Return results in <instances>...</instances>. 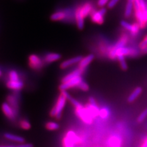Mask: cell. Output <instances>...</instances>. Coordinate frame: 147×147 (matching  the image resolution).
Wrapping results in <instances>:
<instances>
[{
    "instance_id": "cell-1",
    "label": "cell",
    "mask_w": 147,
    "mask_h": 147,
    "mask_svg": "<svg viewBox=\"0 0 147 147\" xmlns=\"http://www.w3.org/2000/svg\"><path fill=\"white\" fill-rule=\"evenodd\" d=\"M69 96L70 95L69 94L67 91H61V93L58 96L55 104L50 110V115L57 119H60L64 107Z\"/></svg>"
},
{
    "instance_id": "cell-2",
    "label": "cell",
    "mask_w": 147,
    "mask_h": 147,
    "mask_svg": "<svg viewBox=\"0 0 147 147\" xmlns=\"http://www.w3.org/2000/svg\"><path fill=\"white\" fill-rule=\"evenodd\" d=\"M74 108L76 115L83 122L87 124V125H91L93 123L94 118L90 115L85 106H84L82 104H80L79 106Z\"/></svg>"
},
{
    "instance_id": "cell-3",
    "label": "cell",
    "mask_w": 147,
    "mask_h": 147,
    "mask_svg": "<svg viewBox=\"0 0 147 147\" xmlns=\"http://www.w3.org/2000/svg\"><path fill=\"white\" fill-rule=\"evenodd\" d=\"M81 142L80 138L73 131H69L63 139V147H74Z\"/></svg>"
},
{
    "instance_id": "cell-4",
    "label": "cell",
    "mask_w": 147,
    "mask_h": 147,
    "mask_svg": "<svg viewBox=\"0 0 147 147\" xmlns=\"http://www.w3.org/2000/svg\"><path fill=\"white\" fill-rule=\"evenodd\" d=\"M28 66L31 69L34 71H39L44 67L45 62L43 58L36 54H31L28 58Z\"/></svg>"
},
{
    "instance_id": "cell-5",
    "label": "cell",
    "mask_w": 147,
    "mask_h": 147,
    "mask_svg": "<svg viewBox=\"0 0 147 147\" xmlns=\"http://www.w3.org/2000/svg\"><path fill=\"white\" fill-rule=\"evenodd\" d=\"M84 80L82 76H78L71 79L65 82L61 83L59 85V91H67V90L72 89L74 88H78L80 83Z\"/></svg>"
},
{
    "instance_id": "cell-6",
    "label": "cell",
    "mask_w": 147,
    "mask_h": 147,
    "mask_svg": "<svg viewBox=\"0 0 147 147\" xmlns=\"http://www.w3.org/2000/svg\"><path fill=\"white\" fill-rule=\"evenodd\" d=\"M74 17V13L72 12L71 10H61L57 11L52 13L50 16V20L54 22L64 21L68 19V17Z\"/></svg>"
},
{
    "instance_id": "cell-7",
    "label": "cell",
    "mask_w": 147,
    "mask_h": 147,
    "mask_svg": "<svg viewBox=\"0 0 147 147\" xmlns=\"http://www.w3.org/2000/svg\"><path fill=\"white\" fill-rule=\"evenodd\" d=\"M106 13V9L102 8L99 10H93L90 13V18L92 22L98 25H102L104 22V16Z\"/></svg>"
},
{
    "instance_id": "cell-8",
    "label": "cell",
    "mask_w": 147,
    "mask_h": 147,
    "mask_svg": "<svg viewBox=\"0 0 147 147\" xmlns=\"http://www.w3.org/2000/svg\"><path fill=\"white\" fill-rule=\"evenodd\" d=\"M85 106L90 114V115L93 118H95L99 116V109L97 104H96L95 99L93 98H90L88 103L86 104Z\"/></svg>"
},
{
    "instance_id": "cell-9",
    "label": "cell",
    "mask_w": 147,
    "mask_h": 147,
    "mask_svg": "<svg viewBox=\"0 0 147 147\" xmlns=\"http://www.w3.org/2000/svg\"><path fill=\"white\" fill-rule=\"evenodd\" d=\"M1 110L4 115L9 119L13 120L16 118L17 113L7 102H4L2 104Z\"/></svg>"
},
{
    "instance_id": "cell-10",
    "label": "cell",
    "mask_w": 147,
    "mask_h": 147,
    "mask_svg": "<svg viewBox=\"0 0 147 147\" xmlns=\"http://www.w3.org/2000/svg\"><path fill=\"white\" fill-rule=\"evenodd\" d=\"M137 55V51L134 49L127 48V47H125L116 49L117 58H118V57H121V56L135 57Z\"/></svg>"
},
{
    "instance_id": "cell-11",
    "label": "cell",
    "mask_w": 147,
    "mask_h": 147,
    "mask_svg": "<svg viewBox=\"0 0 147 147\" xmlns=\"http://www.w3.org/2000/svg\"><path fill=\"white\" fill-rule=\"evenodd\" d=\"M77 8L79 9L81 16L84 18L90 16L91 12L93 10V5L90 2H86L82 6H78Z\"/></svg>"
},
{
    "instance_id": "cell-12",
    "label": "cell",
    "mask_w": 147,
    "mask_h": 147,
    "mask_svg": "<svg viewBox=\"0 0 147 147\" xmlns=\"http://www.w3.org/2000/svg\"><path fill=\"white\" fill-rule=\"evenodd\" d=\"M6 85L7 86V88L16 91H18L21 90L24 86V83L22 80H8L6 82Z\"/></svg>"
},
{
    "instance_id": "cell-13",
    "label": "cell",
    "mask_w": 147,
    "mask_h": 147,
    "mask_svg": "<svg viewBox=\"0 0 147 147\" xmlns=\"http://www.w3.org/2000/svg\"><path fill=\"white\" fill-rule=\"evenodd\" d=\"M82 58V56H76L69 59H67L66 60H64L61 63L60 65H59V67L61 69H65L71 67V66L74 65V64L79 63Z\"/></svg>"
},
{
    "instance_id": "cell-14",
    "label": "cell",
    "mask_w": 147,
    "mask_h": 147,
    "mask_svg": "<svg viewBox=\"0 0 147 147\" xmlns=\"http://www.w3.org/2000/svg\"><path fill=\"white\" fill-rule=\"evenodd\" d=\"M61 58V55L58 53L50 52L46 54L43 59L45 64H50L59 60Z\"/></svg>"
},
{
    "instance_id": "cell-15",
    "label": "cell",
    "mask_w": 147,
    "mask_h": 147,
    "mask_svg": "<svg viewBox=\"0 0 147 147\" xmlns=\"http://www.w3.org/2000/svg\"><path fill=\"white\" fill-rule=\"evenodd\" d=\"M94 58V56L93 54H90L88 55H86V56L84 57H82L81 60L79 61V63H78L79 64L78 67L85 70L86 68L90 65V64L93 61Z\"/></svg>"
},
{
    "instance_id": "cell-16",
    "label": "cell",
    "mask_w": 147,
    "mask_h": 147,
    "mask_svg": "<svg viewBox=\"0 0 147 147\" xmlns=\"http://www.w3.org/2000/svg\"><path fill=\"white\" fill-rule=\"evenodd\" d=\"M74 17L75 22L78 29H79L80 30L84 29L85 24V18L81 16L79 9L77 7L76 9V10L74 11Z\"/></svg>"
},
{
    "instance_id": "cell-17",
    "label": "cell",
    "mask_w": 147,
    "mask_h": 147,
    "mask_svg": "<svg viewBox=\"0 0 147 147\" xmlns=\"http://www.w3.org/2000/svg\"><path fill=\"white\" fill-rule=\"evenodd\" d=\"M6 100L16 110V112L18 113V109H19V103H18V100L17 96L15 94H9L6 98Z\"/></svg>"
},
{
    "instance_id": "cell-18",
    "label": "cell",
    "mask_w": 147,
    "mask_h": 147,
    "mask_svg": "<svg viewBox=\"0 0 147 147\" xmlns=\"http://www.w3.org/2000/svg\"><path fill=\"white\" fill-rule=\"evenodd\" d=\"M4 136L7 140L18 142V143H20V144L24 143V142L25 141V139L23 137L15 135V134H11V133H5Z\"/></svg>"
},
{
    "instance_id": "cell-19",
    "label": "cell",
    "mask_w": 147,
    "mask_h": 147,
    "mask_svg": "<svg viewBox=\"0 0 147 147\" xmlns=\"http://www.w3.org/2000/svg\"><path fill=\"white\" fill-rule=\"evenodd\" d=\"M142 92V89L141 87H137V88H135V90L132 91V93L127 98L128 102H134V101L140 95Z\"/></svg>"
},
{
    "instance_id": "cell-20",
    "label": "cell",
    "mask_w": 147,
    "mask_h": 147,
    "mask_svg": "<svg viewBox=\"0 0 147 147\" xmlns=\"http://www.w3.org/2000/svg\"><path fill=\"white\" fill-rule=\"evenodd\" d=\"M134 0H127L125 11V16L126 18L129 17L132 12V8L134 7Z\"/></svg>"
},
{
    "instance_id": "cell-21",
    "label": "cell",
    "mask_w": 147,
    "mask_h": 147,
    "mask_svg": "<svg viewBox=\"0 0 147 147\" xmlns=\"http://www.w3.org/2000/svg\"><path fill=\"white\" fill-rule=\"evenodd\" d=\"M127 42V36L126 34H123L119 39V40L117 42V44L115 45V47L116 49L123 47Z\"/></svg>"
},
{
    "instance_id": "cell-22",
    "label": "cell",
    "mask_w": 147,
    "mask_h": 147,
    "mask_svg": "<svg viewBox=\"0 0 147 147\" xmlns=\"http://www.w3.org/2000/svg\"><path fill=\"white\" fill-rule=\"evenodd\" d=\"M45 128L49 131H56L59 128V125L55 121H49L45 124Z\"/></svg>"
},
{
    "instance_id": "cell-23",
    "label": "cell",
    "mask_w": 147,
    "mask_h": 147,
    "mask_svg": "<svg viewBox=\"0 0 147 147\" xmlns=\"http://www.w3.org/2000/svg\"><path fill=\"white\" fill-rule=\"evenodd\" d=\"M8 80H20L19 74L16 70H11L8 73Z\"/></svg>"
},
{
    "instance_id": "cell-24",
    "label": "cell",
    "mask_w": 147,
    "mask_h": 147,
    "mask_svg": "<svg viewBox=\"0 0 147 147\" xmlns=\"http://www.w3.org/2000/svg\"><path fill=\"white\" fill-rule=\"evenodd\" d=\"M109 145L111 147H119L121 145L120 140L117 137H112L109 139Z\"/></svg>"
},
{
    "instance_id": "cell-25",
    "label": "cell",
    "mask_w": 147,
    "mask_h": 147,
    "mask_svg": "<svg viewBox=\"0 0 147 147\" xmlns=\"http://www.w3.org/2000/svg\"><path fill=\"white\" fill-rule=\"evenodd\" d=\"M110 111L107 108H102L99 109V116L102 119H107L109 118Z\"/></svg>"
},
{
    "instance_id": "cell-26",
    "label": "cell",
    "mask_w": 147,
    "mask_h": 147,
    "mask_svg": "<svg viewBox=\"0 0 147 147\" xmlns=\"http://www.w3.org/2000/svg\"><path fill=\"white\" fill-rule=\"evenodd\" d=\"M19 126L24 130H29L31 127L30 123L26 119H22L19 123Z\"/></svg>"
},
{
    "instance_id": "cell-27",
    "label": "cell",
    "mask_w": 147,
    "mask_h": 147,
    "mask_svg": "<svg viewBox=\"0 0 147 147\" xmlns=\"http://www.w3.org/2000/svg\"><path fill=\"white\" fill-rule=\"evenodd\" d=\"M118 59V61L119 62V64H120V67L121 68V69L123 71H126L127 69V65L126 64V62L125 59V57L124 56H121V57H118L117 58Z\"/></svg>"
},
{
    "instance_id": "cell-28",
    "label": "cell",
    "mask_w": 147,
    "mask_h": 147,
    "mask_svg": "<svg viewBox=\"0 0 147 147\" xmlns=\"http://www.w3.org/2000/svg\"><path fill=\"white\" fill-rule=\"evenodd\" d=\"M140 28V27L139 23H134V24H132V29L130 31L131 34L132 36H136L138 33H139Z\"/></svg>"
},
{
    "instance_id": "cell-29",
    "label": "cell",
    "mask_w": 147,
    "mask_h": 147,
    "mask_svg": "<svg viewBox=\"0 0 147 147\" xmlns=\"http://www.w3.org/2000/svg\"><path fill=\"white\" fill-rule=\"evenodd\" d=\"M77 88L79 89L81 91H88L90 89V86L85 81L83 80L80 83L79 86H78Z\"/></svg>"
},
{
    "instance_id": "cell-30",
    "label": "cell",
    "mask_w": 147,
    "mask_h": 147,
    "mask_svg": "<svg viewBox=\"0 0 147 147\" xmlns=\"http://www.w3.org/2000/svg\"><path fill=\"white\" fill-rule=\"evenodd\" d=\"M147 117V108L145 109L144 111L139 115V116L137 118V121L139 123H142L144 121V119Z\"/></svg>"
},
{
    "instance_id": "cell-31",
    "label": "cell",
    "mask_w": 147,
    "mask_h": 147,
    "mask_svg": "<svg viewBox=\"0 0 147 147\" xmlns=\"http://www.w3.org/2000/svg\"><path fill=\"white\" fill-rule=\"evenodd\" d=\"M121 25L124 28L131 31L132 27V25L129 24V23L125 22V21H121Z\"/></svg>"
},
{
    "instance_id": "cell-32",
    "label": "cell",
    "mask_w": 147,
    "mask_h": 147,
    "mask_svg": "<svg viewBox=\"0 0 147 147\" xmlns=\"http://www.w3.org/2000/svg\"><path fill=\"white\" fill-rule=\"evenodd\" d=\"M119 1V0H110L109 2L107 4V6L109 8L112 9L116 5L117 3Z\"/></svg>"
},
{
    "instance_id": "cell-33",
    "label": "cell",
    "mask_w": 147,
    "mask_h": 147,
    "mask_svg": "<svg viewBox=\"0 0 147 147\" xmlns=\"http://www.w3.org/2000/svg\"><path fill=\"white\" fill-rule=\"evenodd\" d=\"M110 0H98V5L100 7H103L104 6L108 4Z\"/></svg>"
},
{
    "instance_id": "cell-34",
    "label": "cell",
    "mask_w": 147,
    "mask_h": 147,
    "mask_svg": "<svg viewBox=\"0 0 147 147\" xmlns=\"http://www.w3.org/2000/svg\"><path fill=\"white\" fill-rule=\"evenodd\" d=\"M147 45V36H145V38L144 39V40L139 44V47L140 49H142L144 48L145 46Z\"/></svg>"
},
{
    "instance_id": "cell-35",
    "label": "cell",
    "mask_w": 147,
    "mask_h": 147,
    "mask_svg": "<svg viewBox=\"0 0 147 147\" xmlns=\"http://www.w3.org/2000/svg\"><path fill=\"white\" fill-rule=\"evenodd\" d=\"M16 147H33V145L31 144H20L19 145H16Z\"/></svg>"
},
{
    "instance_id": "cell-36",
    "label": "cell",
    "mask_w": 147,
    "mask_h": 147,
    "mask_svg": "<svg viewBox=\"0 0 147 147\" xmlns=\"http://www.w3.org/2000/svg\"><path fill=\"white\" fill-rule=\"evenodd\" d=\"M140 147H147V137L144 139L143 142H142Z\"/></svg>"
},
{
    "instance_id": "cell-37",
    "label": "cell",
    "mask_w": 147,
    "mask_h": 147,
    "mask_svg": "<svg viewBox=\"0 0 147 147\" xmlns=\"http://www.w3.org/2000/svg\"><path fill=\"white\" fill-rule=\"evenodd\" d=\"M141 53L143 54H147V45L145 46L144 48L141 49Z\"/></svg>"
},
{
    "instance_id": "cell-38",
    "label": "cell",
    "mask_w": 147,
    "mask_h": 147,
    "mask_svg": "<svg viewBox=\"0 0 147 147\" xmlns=\"http://www.w3.org/2000/svg\"><path fill=\"white\" fill-rule=\"evenodd\" d=\"M2 147H16V145H6V146H3Z\"/></svg>"
},
{
    "instance_id": "cell-39",
    "label": "cell",
    "mask_w": 147,
    "mask_h": 147,
    "mask_svg": "<svg viewBox=\"0 0 147 147\" xmlns=\"http://www.w3.org/2000/svg\"><path fill=\"white\" fill-rule=\"evenodd\" d=\"M2 75H3V72H2L1 70L0 69V77H1L2 76Z\"/></svg>"
},
{
    "instance_id": "cell-40",
    "label": "cell",
    "mask_w": 147,
    "mask_h": 147,
    "mask_svg": "<svg viewBox=\"0 0 147 147\" xmlns=\"http://www.w3.org/2000/svg\"><path fill=\"white\" fill-rule=\"evenodd\" d=\"M80 147H82V146H80Z\"/></svg>"
},
{
    "instance_id": "cell-41",
    "label": "cell",
    "mask_w": 147,
    "mask_h": 147,
    "mask_svg": "<svg viewBox=\"0 0 147 147\" xmlns=\"http://www.w3.org/2000/svg\"><path fill=\"white\" fill-rule=\"evenodd\" d=\"M0 147H1V146H0Z\"/></svg>"
}]
</instances>
